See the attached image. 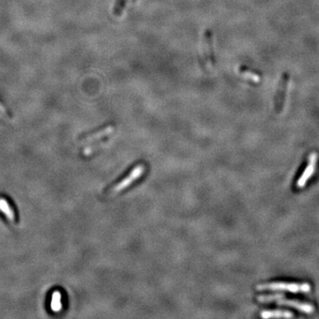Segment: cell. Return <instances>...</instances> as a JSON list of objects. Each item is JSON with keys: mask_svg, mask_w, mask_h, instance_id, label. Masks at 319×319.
<instances>
[{"mask_svg": "<svg viewBox=\"0 0 319 319\" xmlns=\"http://www.w3.org/2000/svg\"><path fill=\"white\" fill-rule=\"evenodd\" d=\"M257 300L260 302H275L283 306L291 307L306 314H313L315 311V308L311 303L300 302L296 300H288L285 298V295H282V294L259 295Z\"/></svg>", "mask_w": 319, "mask_h": 319, "instance_id": "obj_1", "label": "cell"}, {"mask_svg": "<svg viewBox=\"0 0 319 319\" xmlns=\"http://www.w3.org/2000/svg\"><path fill=\"white\" fill-rule=\"evenodd\" d=\"M259 291H285L292 293H308L311 292L309 283H290V282H272L256 286Z\"/></svg>", "mask_w": 319, "mask_h": 319, "instance_id": "obj_2", "label": "cell"}, {"mask_svg": "<svg viewBox=\"0 0 319 319\" xmlns=\"http://www.w3.org/2000/svg\"><path fill=\"white\" fill-rule=\"evenodd\" d=\"M145 169L146 168L143 164H138L136 167H134L125 178H123L121 182H119L113 187L111 190L109 191V194L115 195L128 188L133 182L137 181L138 178L142 176L145 172Z\"/></svg>", "mask_w": 319, "mask_h": 319, "instance_id": "obj_3", "label": "cell"}, {"mask_svg": "<svg viewBox=\"0 0 319 319\" xmlns=\"http://www.w3.org/2000/svg\"><path fill=\"white\" fill-rule=\"evenodd\" d=\"M318 160H319V155L316 152L311 153L310 156H309V162H308V165H307V167L304 169V171L302 172L301 177L298 179L297 183H296L297 188L302 189L303 187H305L308 181L315 174L316 169H317V165H318Z\"/></svg>", "mask_w": 319, "mask_h": 319, "instance_id": "obj_4", "label": "cell"}, {"mask_svg": "<svg viewBox=\"0 0 319 319\" xmlns=\"http://www.w3.org/2000/svg\"><path fill=\"white\" fill-rule=\"evenodd\" d=\"M203 55L205 59V63L207 66H214L215 65V56L213 51V39L210 31H205L203 36Z\"/></svg>", "mask_w": 319, "mask_h": 319, "instance_id": "obj_5", "label": "cell"}, {"mask_svg": "<svg viewBox=\"0 0 319 319\" xmlns=\"http://www.w3.org/2000/svg\"><path fill=\"white\" fill-rule=\"evenodd\" d=\"M0 212L4 215L10 224H16V214L13 206L9 202L8 199L4 197H0Z\"/></svg>", "mask_w": 319, "mask_h": 319, "instance_id": "obj_6", "label": "cell"}, {"mask_svg": "<svg viewBox=\"0 0 319 319\" xmlns=\"http://www.w3.org/2000/svg\"><path fill=\"white\" fill-rule=\"evenodd\" d=\"M261 318L263 319H291L293 318V314L291 311H282V310H272V311H263L261 312Z\"/></svg>", "mask_w": 319, "mask_h": 319, "instance_id": "obj_7", "label": "cell"}, {"mask_svg": "<svg viewBox=\"0 0 319 319\" xmlns=\"http://www.w3.org/2000/svg\"><path fill=\"white\" fill-rule=\"evenodd\" d=\"M114 130V127L113 126H108V127H105L104 129H100L99 131H97L95 133L90 134L88 135L87 137L83 138L82 140V142L83 143H91L93 142V141H96L98 140L99 138H103L105 136H107L108 134L111 133Z\"/></svg>", "mask_w": 319, "mask_h": 319, "instance_id": "obj_8", "label": "cell"}, {"mask_svg": "<svg viewBox=\"0 0 319 319\" xmlns=\"http://www.w3.org/2000/svg\"><path fill=\"white\" fill-rule=\"evenodd\" d=\"M50 308H51L52 312H54V313H60L62 311V309H63V305H62V294H61V292L59 290H55L52 293Z\"/></svg>", "mask_w": 319, "mask_h": 319, "instance_id": "obj_9", "label": "cell"}, {"mask_svg": "<svg viewBox=\"0 0 319 319\" xmlns=\"http://www.w3.org/2000/svg\"><path fill=\"white\" fill-rule=\"evenodd\" d=\"M131 1L135 2L134 0H131ZM127 2H128V0H117L116 1L115 5H114V11H113V13H114V14L116 16H120V15H121L122 11L125 8Z\"/></svg>", "mask_w": 319, "mask_h": 319, "instance_id": "obj_10", "label": "cell"}, {"mask_svg": "<svg viewBox=\"0 0 319 319\" xmlns=\"http://www.w3.org/2000/svg\"><path fill=\"white\" fill-rule=\"evenodd\" d=\"M0 119H2V120H4L5 121H10L8 113L6 112V110L4 108V106L1 103H0Z\"/></svg>", "mask_w": 319, "mask_h": 319, "instance_id": "obj_11", "label": "cell"}]
</instances>
